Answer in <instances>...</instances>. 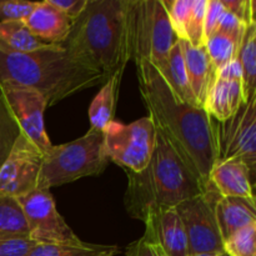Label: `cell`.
<instances>
[{
	"mask_svg": "<svg viewBox=\"0 0 256 256\" xmlns=\"http://www.w3.org/2000/svg\"><path fill=\"white\" fill-rule=\"evenodd\" d=\"M135 65L140 95L155 130L208 188L209 174L216 162L212 116L204 108L178 100L156 68L149 62L142 60Z\"/></svg>",
	"mask_w": 256,
	"mask_h": 256,
	"instance_id": "1",
	"label": "cell"
},
{
	"mask_svg": "<svg viewBox=\"0 0 256 256\" xmlns=\"http://www.w3.org/2000/svg\"><path fill=\"white\" fill-rule=\"evenodd\" d=\"M132 0H88L64 46L106 79L132 59Z\"/></svg>",
	"mask_w": 256,
	"mask_h": 256,
	"instance_id": "2",
	"label": "cell"
},
{
	"mask_svg": "<svg viewBox=\"0 0 256 256\" xmlns=\"http://www.w3.org/2000/svg\"><path fill=\"white\" fill-rule=\"evenodd\" d=\"M4 82L36 90L49 108L102 84L106 78L85 65L64 45H50L26 54L0 52V82Z\"/></svg>",
	"mask_w": 256,
	"mask_h": 256,
	"instance_id": "3",
	"label": "cell"
},
{
	"mask_svg": "<svg viewBox=\"0 0 256 256\" xmlns=\"http://www.w3.org/2000/svg\"><path fill=\"white\" fill-rule=\"evenodd\" d=\"M125 174V210L142 222L150 214L172 209L206 189L158 132L154 152L146 166L140 172Z\"/></svg>",
	"mask_w": 256,
	"mask_h": 256,
	"instance_id": "4",
	"label": "cell"
},
{
	"mask_svg": "<svg viewBox=\"0 0 256 256\" xmlns=\"http://www.w3.org/2000/svg\"><path fill=\"white\" fill-rule=\"evenodd\" d=\"M102 132L90 129L85 135L65 144L52 145L44 155L36 189L50 190L82 178L98 176L106 169Z\"/></svg>",
	"mask_w": 256,
	"mask_h": 256,
	"instance_id": "5",
	"label": "cell"
},
{
	"mask_svg": "<svg viewBox=\"0 0 256 256\" xmlns=\"http://www.w3.org/2000/svg\"><path fill=\"white\" fill-rule=\"evenodd\" d=\"M132 59L160 69L179 40L172 32L164 0H132Z\"/></svg>",
	"mask_w": 256,
	"mask_h": 256,
	"instance_id": "6",
	"label": "cell"
},
{
	"mask_svg": "<svg viewBox=\"0 0 256 256\" xmlns=\"http://www.w3.org/2000/svg\"><path fill=\"white\" fill-rule=\"evenodd\" d=\"M105 154L124 172H140L149 162L156 142V130L149 116L124 125L112 120L102 132Z\"/></svg>",
	"mask_w": 256,
	"mask_h": 256,
	"instance_id": "7",
	"label": "cell"
},
{
	"mask_svg": "<svg viewBox=\"0 0 256 256\" xmlns=\"http://www.w3.org/2000/svg\"><path fill=\"white\" fill-rule=\"evenodd\" d=\"M219 196V192L210 184L200 195L175 206L184 225L189 256L224 252V242L215 215V205Z\"/></svg>",
	"mask_w": 256,
	"mask_h": 256,
	"instance_id": "8",
	"label": "cell"
},
{
	"mask_svg": "<svg viewBox=\"0 0 256 256\" xmlns=\"http://www.w3.org/2000/svg\"><path fill=\"white\" fill-rule=\"evenodd\" d=\"M216 160H239L255 174L256 170V95L242 102L224 122L212 119Z\"/></svg>",
	"mask_w": 256,
	"mask_h": 256,
	"instance_id": "9",
	"label": "cell"
},
{
	"mask_svg": "<svg viewBox=\"0 0 256 256\" xmlns=\"http://www.w3.org/2000/svg\"><path fill=\"white\" fill-rule=\"evenodd\" d=\"M29 228V238L38 244H82L56 210L50 190L36 189L18 198Z\"/></svg>",
	"mask_w": 256,
	"mask_h": 256,
	"instance_id": "10",
	"label": "cell"
},
{
	"mask_svg": "<svg viewBox=\"0 0 256 256\" xmlns=\"http://www.w3.org/2000/svg\"><path fill=\"white\" fill-rule=\"evenodd\" d=\"M0 89L20 132L42 154L52 149V144L45 129L44 112L48 105L40 92L12 82H0Z\"/></svg>",
	"mask_w": 256,
	"mask_h": 256,
	"instance_id": "11",
	"label": "cell"
},
{
	"mask_svg": "<svg viewBox=\"0 0 256 256\" xmlns=\"http://www.w3.org/2000/svg\"><path fill=\"white\" fill-rule=\"evenodd\" d=\"M42 159L44 154L20 134L0 168V196L18 199L36 190Z\"/></svg>",
	"mask_w": 256,
	"mask_h": 256,
	"instance_id": "12",
	"label": "cell"
},
{
	"mask_svg": "<svg viewBox=\"0 0 256 256\" xmlns=\"http://www.w3.org/2000/svg\"><path fill=\"white\" fill-rule=\"evenodd\" d=\"M144 224L142 236L154 242L165 256H189L184 225L175 208L150 214Z\"/></svg>",
	"mask_w": 256,
	"mask_h": 256,
	"instance_id": "13",
	"label": "cell"
},
{
	"mask_svg": "<svg viewBox=\"0 0 256 256\" xmlns=\"http://www.w3.org/2000/svg\"><path fill=\"white\" fill-rule=\"evenodd\" d=\"M255 174L239 160H216L209 174V182L219 195L255 199Z\"/></svg>",
	"mask_w": 256,
	"mask_h": 256,
	"instance_id": "14",
	"label": "cell"
},
{
	"mask_svg": "<svg viewBox=\"0 0 256 256\" xmlns=\"http://www.w3.org/2000/svg\"><path fill=\"white\" fill-rule=\"evenodd\" d=\"M24 22L34 36L52 45L64 44L72 25V22L49 0L38 2Z\"/></svg>",
	"mask_w": 256,
	"mask_h": 256,
	"instance_id": "15",
	"label": "cell"
},
{
	"mask_svg": "<svg viewBox=\"0 0 256 256\" xmlns=\"http://www.w3.org/2000/svg\"><path fill=\"white\" fill-rule=\"evenodd\" d=\"M179 44L182 46L192 95H194L198 105L200 108H204L208 92L216 76V70L212 66L204 45L192 46L185 40H179Z\"/></svg>",
	"mask_w": 256,
	"mask_h": 256,
	"instance_id": "16",
	"label": "cell"
},
{
	"mask_svg": "<svg viewBox=\"0 0 256 256\" xmlns=\"http://www.w3.org/2000/svg\"><path fill=\"white\" fill-rule=\"evenodd\" d=\"M215 215L222 242H225L239 230L256 224L255 199L220 195L215 205Z\"/></svg>",
	"mask_w": 256,
	"mask_h": 256,
	"instance_id": "17",
	"label": "cell"
},
{
	"mask_svg": "<svg viewBox=\"0 0 256 256\" xmlns=\"http://www.w3.org/2000/svg\"><path fill=\"white\" fill-rule=\"evenodd\" d=\"M244 99L242 79L215 76L204 102V109L216 122H224L238 112Z\"/></svg>",
	"mask_w": 256,
	"mask_h": 256,
	"instance_id": "18",
	"label": "cell"
},
{
	"mask_svg": "<svg viewBox=\"0 0 256 256\" xmlns=\"http://www.w3.org/2000/svg\"><path fill=\"white\" fill-rule=\"evenodd\" d=\"M162 79L165 80L169 86L170 92H172L178 100L185 104L199 106L192 95V86H190L189 78H188L186 68H185L184 56H182V46L179 42L170 49L166 60L160 69H158ZM200 108V106H199Z\"/></svg>",
	"mask_w": 256,
	"mask_h": 256,
	"instance_id": "19",
	"label": "cell"
},
{
	"mask_svg": "<svg viewBox=\"0 0 256 256\" xmlns=\"http://www.w3.org/2000/svg\"><path fill=\"white\" fill-rule=\"evenodd\" d=\"M122 74L124 72H116L106 79L102 89L92 99L89 106L90 129L104 132L105 128L112 122Z\"/></svg>",
	"mask_w": 256,
	"mask_h": 256,
	"instance_id": "20",
	"label": "cell"
},
{
	"mask_svg": "<svg viewBox=\"0 0 256 256\" xmlns=\"http://www.w3.org/2000/svg\"><path fill=\"white\" fill-rule=\"evenodd\" d=\"M30 32L24 22H0V52L5 54H26L50 46Z\"/></svg>",
	"mask_w": 256,
	"mask_h": 256,
	"instance_id": "21",
	"label": "cell"
},
{
	"mask_svg": "<svg viewBox=\"0 0 256 256\" xmlns=\"http://www.w3.org/2000/svg\"><path fill=\"white\" fill-rule=\"evenodd\" d=\"M236 59L242 66V89L246 102L250 96L256 95V24L245 28Z\"/></svg>",
	"mask_w": 256,
	"mask_h": 256,
	"instance_id": "22",
	"label": "cell"
},
{
	"mask_svg": "<svg viewBox=\"0 0 256 256\" xmlns=\"http://www.w3.org/2000/svg\"><path fill=\"white\" fill-rule=\"evenodd\" d=\"M30 239L22 206L15 198L0 196V240Z\"/></svg>",
	"mask_w": 256,
	"mask_h": 256,
	"instance_id": "23",
	"label": "cell"
},
{
	"mask_svg": "<svg viewBox=\"0 0 256 256\" xmlns=\"http://www.w3.org/2000/svg\"><path fill=\"white\" fill-rule=\"evenodd\" d=\"M120 249L115 245L89 244H38L29 256H116Z\"/></svg>",
	"mask_w": 256,
	"mask_h": 256,
	"instance_id": "24",
	"label": "cell"
},
{
	"mask_svg": "<svg viewBox=\"0 0 256 256\" xmlns=\"http://www.w3.org/2000/svg\"><path fill=\"white\" fill-rule=\"evenodd\" d=\"M240 40L242 39L219 34V32H215L205 40L204 48L216 72L229 64L230 62L236 59Z\"/></svg>",
	"mask_w": 256,
	"mask_h": 256,
	"instance_id": "25",
	"label": "cell"
},
{
	"mask_svg": "<svg viewBox=\"0 0 256 256\" xmlns=\"http://www.w3.org/2000/svg\"><path fill=\"white\" fill-rule=\"evenodd\" d=\"M22 132L0 89V168L9 156Z\"/></svg>",
	"mask_w": 256,
	"mask_h": 256,
	"instance_id": "26",
	"label": "cell"
},
{
	"mask_svg": "<svg viewBox=\"0 0 256 256\" xmlns=\"http://www.w3.org/2000/svg\"><path fill=\"white\" fill-rule=\"evenodd\" d=\"M224 252L229 256H256V224L239 230L225 240Z\"/></svg>",
	"mask_w": 256,
	"mask_h": 256,
	"instance_id": "27",
	"label": "cell"
},
{
	"mask_svg": "<svg viewBox=\"0 0 256 256\" xmlns=\"http://www.w3.org/2000/svg\"><path fill=\"white\" fill-rule=\"evenodd\" d=\"M208 0H194L190 12L189 22L185 32V42L192 46H202L205 42L204 38V22L206 12Z\"/></svg>",
	"mask_w": 256,
	"mask_h": 256,
	"instance_id": "28",
	"label": "cell"
},
{
	"mask_svg": "<svg viewBox=\"0 0 256 256\" xmlns=\"http://www.w3.org/2000/svg\"><path fill=\"white\" fill-rule=\"evenodd\" d=\"M192 2L194 0H172V2L164 0L172 32L178 40H185V32L192 12Z\"/></svg>",
	"mask_w": 256,
	"mask_h": 256,
	"instance_id": "29",
	"label": "cell"
},
{
	"mask_svg": "<svg viewBox=\"0 0 256 256\" xmlns=\"http://www.w3.org/2000/svg\"><path fill=\"white\" fill-rule=\"evenodd\" d=\"M222 5L229 12L236 16L244 25L256 24L254 0H222Z\"/></svg>",
	"mask_w": 256,
	"mask_h": 256,
	"instance_id": "30",
	"label": "cell"
},
{
	"mask_svg": "<svg viewBox=\"0 0 256 256\" xmlns=\"http://www.w3.org/2000/svg\"><path fill=\"white\" fill-rule=\"evenodd\" d=\"M225 12V8L222 0H208L206 12L204 22V38L205 40L212 36L218 29L220 20Z\"/></svg>",
	"mask_w": 256,
	"mask_h": 256,
	"instance_id": "31",
	"label": "cell"
},
{
	"mask_svg": "<svg viewBox=\"0 0 256 256\" xmlns=\"http://www.w3.org/2000/svg\"><path fill=\"white\" fill-rule=\"evenodd\" d=\"M36 245L30 239L0 240V256H29Z\"/></svg>",
	"mask_w": 256,
	"mask_h": 256,
	"instance_id": "32",
	"label": "cell"
},
{
	"mask_svg": "<svg viewBox=\"0 0 256 256\" xmlns=\"http://www.w3.org/2000/svg\"><path fill=\"white\" fill-rule=\"evenodd\" d=\"M245 28H246V25L242 24L236 16H234L232 12H229L225 9L224 15H222V20H220L219 25H218V29L215 32L229 35V36L236 38V39H242Z\"/></svg>",
	"mask_w": 256,
	"mask_h": 256,
	"instance_id": "33",
	"label": "cell"
},
{
	"mask_svg": "<svg viewBox=\"0 0 256 256\" xmlns=\"http://www.w3.org/2000/svg\"><path fill=\"white\" fill-rule=\"evenodd\" d=\"M70 22H75L85 10L88 0H49Z\"/></svg>",
	"mask_w": 256,
	"mask_h": 256,
	"instance_id": "34",
	"label": "cell"
},
{
	"mask_svg": "<svg viewBox=\"0 0 256 256\" xmlns=\"http://www.w3.org/2000/svg\"><path fill=\"white\" fill-rule=\"evenodd\" d=\"M128 256H165V254L154 242L142 236L130 246Z\"/></svg>",
	"mask_w": 256,
	"mask_h": 256,
	"instance_id": "35",
	"label": "cell"
},
{
	"mask_svg": "<svg viewBox=\"0 0 256 256\" xmlns=\"http://www.w3.org/2000/svg\"><path fill=\"white\" fill-rule=\"evenodd\" d=\"M190 256H216L214 254H198V255H190Z\"/></svg>",
	"mask_w": 256,
	"mask_h": 256,
	"instance_id": "36",
	"label": "cell"
},
{
	"mask_svg": "<svg viewBox=\"0 0 256 256\" xmlns=\"http://www.w3.org/2000/svg\"><path fill=\"white\" fill-rule=\"evenodd\" d=\"M216 256H229L228 254H225V252H222V254H218Z\"/></svg>",
	"mask_w": 256,
	"mask_h": 256,
	"instance_id": "37",
	"label": "cell"
}]
</instances>
